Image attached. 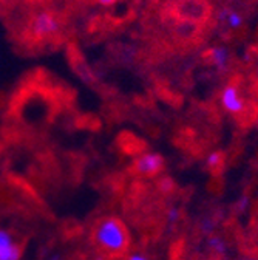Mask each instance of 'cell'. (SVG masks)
I'll return each mask as SVG.
<instances>
[{
  "label": "cell",
  "instance_id": "cell-1",
  "mask_svg": "<svg viewBox=\"0 0 258 260\" xmlns=\"http://www.w3.org/2000/svg\"><path fill=\"white\" fill-rule=\"evenodd\" d=\"M93 240L101 251L108 255H121L130 243V236L125 224L116 217H105L96 223Z\"/></svg>",
  "mask_w": 258,
  "mask_h": 260
},
{
  "label": "cell",
  "instance_id": "cell-13",
  "mask_svg": "<svg viewBox=\"0 0 258 260\" xmlns=\"http://www.w3.org/2000/svg\"><path fill=\"white\" fill-rule=\"evenodd\" d=\"M101 7H105V8H108V7H113V5H116L119 0H96Z\"/></svg>",
  "mask_w": 258,
  "mask_h": 260
},
{
  "label": "cell",
  "instance_id": "cell-10",
  "mask_svg": "<svg viewBox=\"0 0 258 260\" xmlns=\"http://www.w3.org/2000/svg\"><path fill=\"white\" fill-rule=\"evenodd\" d=\"M213 231H215V221L210 218H204L201 223V233L206 236H213Z\"/></svg>",
  "mask_w": 258,
  "mask_h": 260
},
{
  "label": "cell",
  "instance_id": "cell-4",
  "mask_svg": "<svg viewBox=\"0 0 258 260\" xmlns=\"http://www.w3.org/2000/svg\"><path fill=\"white\" fill-rule=\"evenodd\" d=\"M163 166H164L163 156H161L159 153H155V152H149V153L141 155L135 162L136 172L141 175H147V177H152V175H156L158 172H161Z\"/></svg>",
  "mask_w": 258,
  "mask_h": 260
},
{
  "label": "cell",
  "instance_id": "cell-3",
  "mask_svg": "<svg viewBox=\"0 0 258 260\" xmlns=\"http://www.w3.org/2000/svg\"><path fill=\"white\" fill-rule=\"evenodd\" d=\"M221 106L231 115H240L244 110V98L235 84H229L221 91Z\"/></svg>",
  "mask_w": 258,
  "mask_h": 260
},
{
  "label": "cell",
  "instance_id": "cell-5",
  "mask_svg": "<svg viewBox=\"0 0 258 260\" xmlns=\"http://www.w3.org/2000/svg\"><path fill=\"white\" fill-rule=\"evenodd\" d=\"M20 254V246L7 231L0 230V260H19Z\"/></svg>",
  "mask_w": 258,
  "mask_h": 260
},
{
  "label": "cell",
  "instance_id": "cell-15",
  "mask_svg": "<svg viewBox=\"0 0 258 260\" xmlns=\"http://www.w3.org/2000/svg\"><path fill=\"white\" fill-rule=\"evenodd\" d=\"M247 260H258V258H247Z\"/></svg>",
  "mask_w": 258,
  "mask_h": 260
},
{
  "label": "cell",
  "instance_id": "cell-6",
  "mask_svg": "<svg viewBox=\"0 0 258 260\" xmlns=\"http://www.w3.org/2000/svg\"><path fill=\"white\" fill-rule=\"evenodd\" d=\"M209 56H210V62L215 65L218 70H226L229 65V51L223 48V47H213L209 50Z\"/></svg>",
  "mask_w": 258,
  "mask_h": 260
},
{
  "label": "cell",
  "instance_id": "cell-14",
  "mask_svg": "<svg viewBox=\"0 0 258 260\" xmlns=\"http://www.w3.org/2000/svg\"><path fill=\"white\" fill-rule=\"evenodd\" d=\"M128 260H147V258L144 255H141V254H133V255L128 257Z\"/></svg>",
  "mask_w": 258,
  "mask_h": 260
},
{
  "label": "cell",
  "instance_id": "cell-12",
  "mask_svg": "<svg viewBox=\"0 0 258 260\" xmlns=\"http://www.w3.org/2000/svg\"><path fill=\"white\" fill-rule=\"evenodd\" d=\"M179 220V211L176 208H172L167 214V221L169 223H176Z\"/></svg>",
  "mask_w": 258,
  "mask_h": 260
},
{
  "label": "cell",
  "instance_id": "cell-7",
  "mask_svg": "<svg viewBox=\"0 0 258 260\" xmlns=\"http://www.w3.org/2000/svg\"><path fill=\"white\" fill-rule=\"evenodd\" d=\"M219 19L228 22V25H229L231 28H240L241 23H243V17H241L237 11H229V10L221 11Z\"/></svg>",
  "mask_w": 258,
  "mask_h": 260
},
{
  "label": "cell",
  "instance_id": "cell-2",
  "mask_svg": "<svg viewBox=\"0 0 258 260\" xmlns=\"http://www.w3.org/2000/svg\"><path fill=\"white\" fill-rule=\"evenodd\" d=\"M62 29L60 19L50 13V11H41L34 14L29 20L28 31L36 41H47L56 38Z\"/></svg>",
  "mask_w": 258,
  "mask_h": 260
},
{
  "label": "cell",
  "instance_id": "cell-11",
  "mask_svg": "<svg viewBox=\"0 0 258 260\" xmlns=\"http://www.w3.org/2000/svg\"><path fill=\"white\" fill-rule=\"evenodd\" d=\"M249 206H250V199L247 197V195H243V197L237 202V212H246L247 209H249Z\"/></svg>",
  "mask_w": 258,
  "mask_h": 260
},
{
  "label": "cell",
  "instance_id": "cell-9",
  "mask_svg": "<svg viewBox=\"0 0 258 260\" xmlns=\"http://www.w3.org/2000/svg\"><path fill=\"white\" fill-rule=\"evenodd\" d=\"M223 161H224L223 153L218 152V150H215V152H212V153L207 155L206 165H207V168H209L210 171H216V169H219V168L223 166Z\"/></svg>",
  "mask_w": 258,
  "mask_h": 260
},
{
  "label": "cell",
  "instance_id": "cell-8",
  "mask_svg": "<svg viewBox=\"0 0 258 260\" xmlns=\"http://www.w3.org/2000/svg\"><path fill=\"white\" fill-rule=\"evenodd\" d=\"M207 245L216 254H226V251H228V242L219 236H209Z\"/></svg>",
  "mask_w": 258,
  "mask_h": 260
}]
</instances>
